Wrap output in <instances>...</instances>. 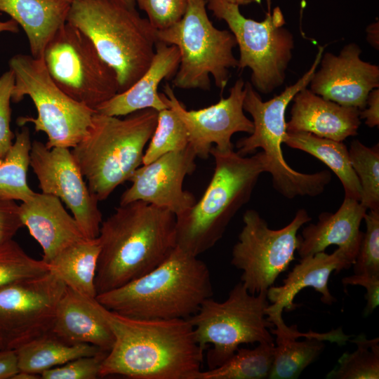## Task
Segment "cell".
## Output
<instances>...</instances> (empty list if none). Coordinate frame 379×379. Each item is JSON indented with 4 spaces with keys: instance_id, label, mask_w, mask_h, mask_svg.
Listing matches in <instances>:
<instances>
[{
    "instance_id": "obj_1",
    "label": "cell",
    "mask_w": 379,
    "mask_h": 379,
    "mask_svg": "<svg viewBox=\"0 0 379 379\" xmlns=\"http://www.w3.org/2000/svg\"><path fill=\"white\" fill-rule=\"evenodd\" d=\"M100 309L114 337L100 378L197 379L204 350L188 319H140Z\"/></svg>"
},
{
    "instance_id": "obj_2",
    "label": "cell",
    "mask_w": 379,
    "mask_h": 379,
    "mask_svg": "<svg viewBox=\"0 0 379 379\" xmlns=\"http://www.w3.org/2000/svg\"><path fill=\"white\" fill-rule=\"evenodd\" d=\"M95 278L97 295L149 272L176 247V217L167 209L135 201L119 205L100 228Z\"/></svg>"
},
{
    "instance_id": "obj_3",
    "label": "cell",
    "mask_w": 379,
    "mask_h": 379,
    "mask_svg": "<svg viewBox=\"0 0 379 379\" xmlns=\"http://www.w3.org/2000/svg\"><path fill=\"white\" fill-rule=\"evenodd\" d=\"M213 293L206 263L176 246L149 272L95 298L106 309L124 317L173 319H188Z\"/></svg>"
},
{
    "instance_id": "obj_4",
    "label": "cell",
    "mask_w": 379,
    "mask_h": 379,
    "mask_svg": "<svg viewBox=\"0 0 379 379\" xmlns=\"http://www.w3.org/2000/svg\"><path fill=\"white\" fill-rule=\"evenodd\" d=\"M210 154L214 158L215 169L204 194L175 216L177 246L195 256L222 237L232 219L249 201L260 176L267 173L262 151L248 157L213 146Z\"/></svg>"
},
{
    "instance_id": "obj_5",
    "label": "cell",
    "mask_w": 379,
    "mask_h": 379,
    "mask_svg": "<svg viewBox=\"0 0 379 379\" xmlns=\"http://www.w3.org/2000/svg\"><path fill=\"white\" fill-rule=\"evenodd\" d=\"M158 112L139 110L126 116L95 112L85 138L71 151L90 192L107 199L142 165L145 147L157 124Z\"/></svg>"
},
{
    "instance_id": "obj_6",
    "label": "cell",
    "mask_w": 379,
    "mask_h": 379,
    "mask_svg": "<svg viewBox=\"0 0 379 379\" xmlns=\"http://www.w3.org/2000/svg\"><path fill=\"white\" fill-rule=\"evenodd\" d=\"M67 22L82 32L114 71L119 93L145 72L158 41L157 30L135 8L114 0H74Z\"/></svg>"
},
{
    "instance_id": "obj_7",
    "label": "cell",
    "mask_w": 379,
    "mask_h": 379,
    "mask_svg": "<svg viewBox=\"0 0 379 379\" xmlns=\"http://www.w3.org/2000/svg\"><path fill=\"white\" fill-rule=\"evenodd\" d=\"M317 66L318 62L314 60L295 84L265 102L250 82L245 83L243 107L253 118V131L237 142V152L247 156L262 149L266 159L267 173L272 175L274 188L289 199L320 195L332 179L331 172L327 170L313 173L296 171L284 159L281 147L286 133V108L293 97L310 84Z\"/></svg>"
},
{
    "instance_id": "obj_8",
    "label": "cell",
    "mask_w": 379,
    "mask_h": 379,
    "mask_svg": "<svg viewBox=\"0 0 379 379\" xmlns=\"http://www.w3.org/2000/svg\"><path fill=\"white\" fill-rule=\"evenodd\" d=\"M206 8V0H189L178 22L157 31L158 41L175 45L180 53L173 88L208 91L212 76L216 87L223 90L230 78V69L238 66L233 54L237 46L233 34L216 28Z\"/></svg>"
},
{
    "instance_id": "obj_9",
    "label": "cell",
    "mask_w": 379,
    "mask_h": 379,
    "mask_svg": "<svg viewBox=\"0 0 379 379\" xmlns=\"http://www.w3.org/2000/svg\"><path fill=\"white\" fill-rule=\"evenodd\" d=\"M15 77L11 101L25 95L32 100L37 117H20L17 124L32 123L36 132L47 135L48 148H74L87 135L95 110L77 102L53 81L44 62L31 55L16 54L8 62Z\"/></svg>"
},
{
    "instance_id": "obj_10",
    "label": "cell",
    "mask_w": 379,
    "mask_h": 379,
    "mask_svg": "<svg viewBox=\"0 0 379 379\" xmlns=\"http://www.w3.org/2000/svg\"><path fill=\"white\" fill-rule=\"evenodd\" d=\"M269 305L267 291L251 294L241 281L225 300L209 298L203 302L188 320L200 347L204 350L207 345H213L207 355L209 368L225 363L240 345L274 343L270 331L274 324L265 312Z\"/></svg>"
},
{
    "instance_id": "obj_11",
    "label": "cell",
    "mask_w": 379,
    "mask_h": 379,
    "mask_svg": "<svg viewBox=\"0 0 379 379\" xmlns=\"http://www.w3.org/2000/svg\"><path fill=\"white\" fill-rule=\"evenodd\" d=\"M207 8L224 20L239 48V69L251 70V84L264 94L283 84L286 70L292 58L294 39L286 29L284 14L279 6L267 11L262 21L244 17L239 6L227 0H206Z\"/></svg>"
},
{
    "instance_id": "obj_12",
    "label": "cell",
    "mask_w": 379,
    "mask_h": 379,
    "mask_svg": "<svg viewBox=\"0 0 379 379\" xmlns=\"http://www.w3.org/2000/svg\"><path fill=\"white\" fill-rule=\"evenodd\" d=\"M42 59L55 84L94 110L119 93L117 75L91 41L66 22L46 45Z\"/></svg>"
},
{
    "instance_id": "obj_13",
    "label": "cell",
    "mask_w": 379,
    "mask_h": 379,
    "mask_svg": "<svg viewBox=\"0 0 379 379\" xmlns=\"http://www.w3.org/2000/svg\"><path fill=\"white\" fill-rule=\"evenodd\" d=\"M311 220L307 211L300 208L289 224L272 230L257 211L248 209L244 213L231 264L242 271L240 281L249 293L267 291L288 269L298 246V231Z\"/></svg>"
},
{
    "instance_id": "obj_14",
    "label": "cell",
    "mask_w": 379,
    "mask_h": 379,
    "mask_svg": "<svg viewBox=\"0 0 379 379\" xmlns=\"http://www.w3.org/2000/svg\"><path fill=\"white\" fill-rule=\"evenodd\" d=\"M51 270L0 287V347L17 350L51 333L66 288Z\"/></svg>"
},
{
    "instance_id": "obj_15",
    "label": "cell",
    "mask_w": 379,
    "mask_h": 379,
    "mask_svg": "<svg viewBox=\"0 0 379 379\" xmlns=\"http://www.w3.org/2000/svg\"><path fill=\"white\" fill-rule=\"evenodd\" d=\"M29 166L36 175L41 192L53 195L71 211L84 235L97 238L102 222L99 201L90 192L69 148H48L34 140Z\"/></svg>"
},
{
    "instance_id": "obj_16",
    "label": "cell",
    "mask_w": 379,
    "mask_h": 379,
    "mask_svg": "<svg viewBox=\"0 0 379 379\" xmlns=\"http://www.w3.org/2000/svg\"><path fill=\"white\" fill-rule=\"evenodd\" d=\"M245 94V82L239 79L227 98H221L217 103L197 110H187L168 84L160 95L183 123L189 145L197 157L207 159L213 146L220 151L234 149L231 139L234 133H252L253 121L244 112Z\"/></svg>"
},
{
    "instance_id": "obj_17",
    "label": "cell",
    "mask_w": 379,
    "mask_h": 379,
    "mask_svg": "<svg viewBox=\"0 0 379 379\" xmlns=\"http://www.w3.org/2000/svg\"><path fill=\"white\" fill-rule=\"evenodd\" d=\"M197 157L188 145L141 165L129 178L131 185L122 193L119 205L141 201L167 209L175 216L183 213L197 201L182 187L185 178L196 168Z\"/></svg>"
},
{
    "instance_id": "obj_18",
    "label": "cell",
    "mask_w": 379,
    "mask_h": 379,
    "mask_svg": "<svg viewBox=\"0 0 379 379\" xmlns=\"http://www.w3.org/2000/svg\"><path fill=\"white\" fill-rule=\"evenodd\" d=\"M361 53L357 44L350 43L338 55L322 54L320 69L310 82V90L339 105L364 109L369 93L379 87V67L362 60Z\"/></svg>"
},
{
    "instance_id": "obj_19",
    "label": "cell",
    "mask_w": 379,
    "mask_h": 379,
    "mask_svg": "<svg viewBox=\"0 0 379 379\" xmlns=\"http://www.w3.org/2000/svg\"><path fill=\"white\" fill-rule=\"evenodd\" d=\"M20 213L23 225L41 246L42 260L47 264L67 246L87 238L61 200L53 195L34 192L20 204Z\"/></svg>"
},
{
    "instance_id": "obj_20",
    "label": "cell",
    "mask_w": 379,
    "mask_h": 379,
    "mask_svg": "<svg viewBox=\"0 0 379 379\" xmlns=\"http://www.w3.org/2000/svg\"><path fill=\"white\" fill-rule=\"evenodd\" d=\"M367 211L359 201L345 197L335 213H321L315 224L305 226L298 234L297 251L300 258L337 245L352 265L364 233L360 225Z\"/></svg>"
},
{
    "instance_id": "obj_21",
    "label": "cell",
    "mask_w": 379,
    "mask_h": 379,
    "mask_svg": "<svg viewBox=\"0 0 379 379\" xmlns=\"http://www.w3.org/2000/svg\"><path fill=\"white\" fill-rule=\"evenodd\" d=\"M352 266L344 253L337 248L331 254L324 251L302 258L283 280V285L271 286L267 291L270 305L266 308L267 316L282 314L297 307L295 295L303 288L312 287L321 293V300L331 305L337 300L328 289V279L333 272L339 273Z\"/></svg>"
},
{
    "instance_id": "obj_22",
    "label": "cell",
    "mask_w": 379,
    "mask_h": 379,
    "mask_svg": "<svg viewBox=\"0 0 379 379\" xmlns=\"http://www.w3.org/2000/svg\"><path fill=\"white\" fill-rule=\"evenodd\" d=\"M287 132H307L336 141L357 135L359 109L326 100L306 88L293 98Z\"/></svg>"
},
{
    "instance_id": "obj_23",
    "label": "cell",
    "mask_w": 379,
    "mask_h": 379,
    "mask_svg": "<svg viewBox=\"0 0 379 379\" xmlns=\"http://www.w3.org/2000/svg\"><path fill=\"white\" fill-rule=\"evenodd\" d=\"M51 333L69 344H90L109 352L114 337L96 298L66 286Z\"/></svg>"
},
{
    "instance_id": "obj_24",
    "label": "cell",
    "mask_w": 379,
    "mask_h": 379,
    "mask_svg": "<svg viewBox=\"0 0 379 379\" xmlns=\"http://www.w3.org/2000/svg\"><path fill=\"white\" fill-rule=\"evenodd\" d=\"M274 324L270 328L274 336L272 366L268 378H298L306 367L313 363L324 349V340L344 345L350 335L341 327L326 333H301L296 325L287 326L282 314L267 316Z\"/></svg>"
},
{
    "instance_id": "obj_25",
    "label": "cell",
    "mask_w": 379,
    "mask_h": 379,
    "mask_svg": "<svg viewBox=\"0 0 379 379\" xmlns=\"http://www.w3.org/2000/svg\"><path fill=\"white\" fill-rule=\"evenodd\" d=\"M179 63L178 48L158 41L154 55L145 72L128 89L117 93L99 105L95 112L108 116L124 117L145 109L159 112L168 108L158 87L163 80L175 75Z\"/></svg>"
},
{
    "instance_id": "obj_26",
    "label": "cell",
    "mask_w": 379,
    "mask_h": 379,
    "mask_svg": "<svg viewBox=\"0 0 379 379\" xmlns=\"http://www.w3.org/2000/svg\"><path fill=\"white\" fill-rule=\"evenodd\" d=\"M70 6L67 0H0V12L22 28L30 55L41 58L46 45L67 22Z\"/></svg>"
},
{
    "instance_id": "obj_27",
    "label": "cell",
    "mask_w": 379,
    "mask_h": 379,
    "mask_svg": "<svg viewBox=\"0 0 379 379\" xmlns=\"http://www.w3.org/2000/svg\"><path fill=\"white\" fill-rule=\"evenodd\" d=\"M283 142L325 164L341 182L345 197L360 201L361 185L351 165L348 149L342 141L321 138L307 132L286 131Z\"/></svg>"
},
{
    "instance_id": "obj_28",
    "label": "cell",
    "mask_w": 379,
    "mask_h": 379,
    "mask_svg": "<svg viewBox=\"0 0 379 379\" xmlns=\"http://www.w3.org/2000/svg\"><path fill=\"white\" fill-rule=\"evenodd\" d=\"M100 250L98 237L86 238L63 249L48 265L67 286L95 298L97 296L95 278Z\"/></svg>"
},
{
    "instance_id": "obj_29",
    "label": "cell",
    "mask_w": 379,
    "mask_h": 379,
    "mask_svg": "<svg viewBox=\"0 0 379 379\" xmlns=\"http://www.w3.org/2000/svg\"><path fill=\"white\" fill-rule=\"evenodd\" d=\"M15 350L20 371L39 375L74 359L105 351L90 344L67 343L51 333L35 338Z\"/></svg>"
},
{
    "instance_id": "obj_30",
    "label": "cell",
    "mask_w": 379,
    "mask_h": 379,
    "mask_svg": "<svg viewBox=\"0 0 379 379\" xmlns=\"http://www.w3.org/2000/svg\"><path fill=\"white\" fill-rule=\"evenodd\" d=\"M32 147L29 128L24 126L15 133V140L0 163V199L22 202L34 193L27 182Z\"/></svg>"
},
{
    "instance_id": "obj_31",
    "label": "cell",
    "mask_w": 379,
    "mask_h": 379,
    "mask_svg": "<svg viewBox=\"0 0 379 379\" xmlns=\"http://www.w3.org/2000/svg\"><path fill=\"white\" fill-rule=\"evenodd\" d=\"M275 343H258L253 349L238 348L225 363L201 371L197 379H265L271 372Z\"/></svg>"
},
{
    "instance_id": "obj_32",
    "label": "cell",
    "mask_w": 379,
    "mask_h": 379,
    "mask_svg": "<svg viewBox=\"0 0 379 379\" xmlns=\"http://www.w3.org/2000/svg\"><path fill=\"white\" fill-rule=\"evenodd\" d=\"M351 342L357 345L352 352H345L327 374V379H378L379 338L368 339L364 334Z\"/></svg>"
},
{
    "instance_id": "obj_33",
    "label": "cell",
    "mask_w": 379,
    "mask_h": 379,
    "mask_svg": "<svg viewBox=\"0 0 379 379\" xmlns=\"http://www.w3.org/2000/svg\"><path fill=\"white\" fill-rule=\"evenodd\" d=\"M351 165L359 179V202L367 210H379V146L372 147L354 140L348 149Z\"/></svg>"
},
{
    "instance_id": "obj_34",
    "label": "cell",
    "mask_w": 379,
    "mask_h": 379,
    "mask_svg": "<svg viewBox=\"0 0 379 379\" xmlns=\"http://www.w3.org/2000/svg\"><path fill=\"white\" fill-rule=\"evenodd\" d=\"M189 145L186 128L175 114L168 107L158 112L157 124L145 150L142 164H147L161 156L182 149Z\"/></svg>"
},
{
    "instance_id": "obj_35",
    "label": "cell",
    "mask_w": 379,
    "mask_h": 379,
    "mask_svg": "<svg viewBox=\"0 0 379 379\" xmlns=\"http://www.w3.org/2000/svg\"><path fill=\"white\" fill-rule=\"evenodd\" d=\"M49 271L48 264L28 255L13 239L0 246V287Z\"/></svg>"
},
{
    "instance_id": "obj_36",
    "label": "cell",
    "mask_w": 379,
    "mask_h": 379,
    "mask_svg": "<svg viewBox=\"0 0 379 379\" xmlns=\"http://www.w3.org/2000/svg\"><path fill=\"white\" fill-rule=\"evenodd\" d=\"M364 220L366 229L352 264L354 274L379 276V210L367 211Z\"/></svg>"
},
{
    "instance_id": "obj_37",
    "label": "cell",
    "mask_w": 379,
    "mask_h": 379,
    "mask_svg": "<svg viewBox=\"0 0 379 379\" xmlns=\"http://www.w3.org/2000/svg\"><path fill=\"white\" fill-rule=\"evenodd\" d=\"M108 352L81 357L61 366L44 371L40 374L43 379H95Z\"/></svg>"
},
{
    "instance_id": "obj_38",
    "label": "cell",
    "mask_w": 379,
    "mask_h": 379,
    "mask_svg": "<svg viewBox=\"0 0 379 379\" xmlns=\"http://www.w3.org/2000/svg\"><path fill=\"white\" fill-rule=\"evenodd\" d=\"M189 0H135L139 8L157 30H163L178 22L184 15Z\"/></svg>"
},
{
    "instance_id": "obj_39",
    "label": "cell",
    "mask_w": 379,
    "mask_h": 379,
    "mask_svg": "<svg viewBox=\"0 0 379 379\" xmlns=\"http://www.w3.org/2000/svg\"><path fill=\"white\" fill-rule=\"evenodd\" d=\"M15 84L13 71L8 69L0 77V163L13 145L15 134L11 129V95Z\"/></svg>"
},
{
    "instance_id": "obj_40",
    "label": "cell",
    "mask_w": 379,
    "mask_h": 379,
    "mask_svg": "<svg viewBox=\"0 0 379 379\" xmlns=\"http://www.w3.org/2000/svg\"><path fill=\"white\" fill-rule=\"evenodd\" d=\"M23 226L16 201L0 199V246L13 239Z\"/></svg>"
},
{
    "instance_id": "obj_41",
    "label": "cell",
    "mask_w": 379,
    "mask_h": 379,
    "mask_svg": "<svg viewBox=\"0 0 379 379\" xmlns=\"http://www.w3.org/2000/svg\"><path fill=\"white\" fill-rule=\"evenodd\" d=\"M344 285L361 286L366 290L364 316L371 314L379 305V276L354 274L342 279Z\"/></svg>"
},
{
    "instance_id": "obj_42",
    "label": "cell",
    "mask_w": 379,
    "mask_h": 379,
    "mask_svg": "<svg viewBox=\"0 0 379 379\" xmlns=\"http://www.w3.org/2000/svg\"><path fill=\"white\" fill-rule=\"evenodd\" d=\"M361 119H365V124L369 128L379 125V89L374 88L368 94L364 109L359 111Z\"/></svg>"
},
{
    "instance_id": "obj_43",
    "label": "cell",
    "mask_w": 379,
    "mask_h": 379,
    "mask_svg": "<svg viewBox=\"0 0 379 379\" xmlns=\"http://www.w3.org/2000/svg\"><path fill=\"white\" fill-rule=\"evenodd\" d=\"M19 371L16 350L0 349V379H13Z\"/></svg>"
},
{
    "instance_id": "obj_44",
    "label": "cell",
    "mask_w": 379,
    "mask_h": 379,
    "mask_svg": "<svg viewBox=\"0 0 379 379\" xmlns=\"http://www.w3.org/2000/svg\"><path fill=\"white\" fill-rule=\"evenodd\" d=\"M379 23L378 20L370 24L366 28L367 41L375 48L379 47Z\"/></svg>"
},
{
    "instance_id": "obj_45",
    "label": "cell",
    "mask_w": 379,
    "mask_h": 379,
    "mask_svg": "<svg viewBox=\"0 0 379 379\" xmlns=\"http://www.w3.org/2000/svg\"><path fill=\"white\" fill-rule=\"evenodd\" d=\"M18 31V25L13 20L10 19L6 21H0V33L4 32L17 33Z\"/></svg>"
},
{
    "instance_id": "obj_46",
    "label": "cell",
    "mask_w": 379,
    "mask_h": 379,
    "mask_svg": "<svg viewBox=\"0 0 379 379\" xmlns=\"http://www.w3.org/2000/svg\"><path fill=\"white\" fill-rule=\"evenodd\" d=\"M39 374L19 371L13 378V379H36L39 378Z\"/></svg>"
},
{
    "instance_id": "obj_47",
    "label": "cell",
    "mask_w": 379,
    "mask_h": 379,
    "mask_svg": "<svg viewBox=\"0 0 379 379\" xmlns=\"http://www.w3.org/2000/svg\"><path fill=\"white\" fill-rule=\"evenodd\" d=\"M227 1L230 3L237 4L239 6L248 5L252 3L260 4L261 2V0H227Z\"/></svg>"
},
{
    "instance_id": "obj_48",
    "label": "cell",
    "mask_w": 379,
    "mask_h": 379,
    "mask_svg": "<svg viewBox=\"0 0 379 379\" xmlns=\"http://www.w3.org/2000/svg\"><path fill=\"white\" fill-rule=\"evenodd\" d=\"M127 7L135 8V0H114Z\"/></svg>"
},
{
    "instance_id": "obj_49",
    "label": "cell",
    "mask_w": 379,
    "mask_h": 379,
    "mask_svg": "<svg viewBox=\"0 0 379 379\" xmlns=\"http://www.w3.org/2000/svg\"><path fill=\"white\" fill-rule=\"evenodd\" d=\"M68 1H69L70 3H72V1H74V0H67Z\"/></svg>"
},
{
    "instance_id": "obj_50",
    "label": "cell",
    "mask_w": 379,
    "mask_h": 379,
    "mask_svg": "<svg viewBox=\"0 0 379 379\" xmlns=\"http://www.w3.org/2000/svg\"><path fill=\"white\" fill-rule=\"evenodd\" d=\"M0 349H1V348L0 347Z\"/></svg>"
}]
</instances>
